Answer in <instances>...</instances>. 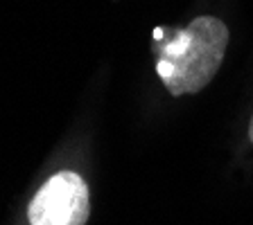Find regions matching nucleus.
I'll return each mask as SVG.
<instances>
[{
	"instance_id": "obj_1",
	"label": "nucleus",
	"mask_w": 253,
	"mask_h": 225,
	"mask_svg": "<svg viewBox=\"0 0 253 225\" xmlns=\"http://www.w3.org/2000/svg\"><path fill=\"white\" fill-rule=\"evenodd\" d=\"M228 45V27L215 16H199L161 50L156 72L169 95L204 90L217 74Z\"/></svg>"
},
{
	"instance_id": "obj_3",
	"label": "nucleus",
	"mask_w": 253,
	"mask_h": 225,
	"mask_svg": "<svg viewBox=\"0 0 253 225\" xmlns=\"http://www.w3.org/2000/svg\"><path fill=\"white\" fill-rule=\"evenodd\" d=\"M249 137H251V144H253V117H251V124H249Z\"/></svg>"
},
{
	"instance_id": "obj_2",
	"label": "nucleus",
	"mask_w": 253,
	"mask_h": 225,
	"mask_svg": "<svg viewBox=\"0 0 253 225\" xmlns=\"http://www.w3.org/2000/svg\"><path fill=\"white\" fill-rule=\"evenodd\" d=\"M88 214V187L73 171H59L52 176L27 207L32 225H84Z\"/></svg>"
}]
</instances>
